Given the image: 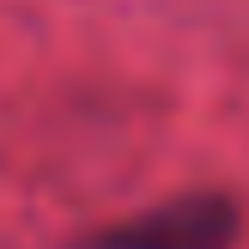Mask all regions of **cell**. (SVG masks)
Listing matches in <instances>:
<instances>
[{"label":"cell","instance_id":"1","mask_svg":"<svg viewBox=\"0 0 249 249\" xmlns=\"http://www.w3.org/2000/svg\"><path fill=\"white\" fill-rule=\"evenodd\" d=\"M237 243V201L231 195H177L128 225L91 231L79 249H231Z\"/></svg>","mask_w":249,"mask_h":249}]
</instances>
